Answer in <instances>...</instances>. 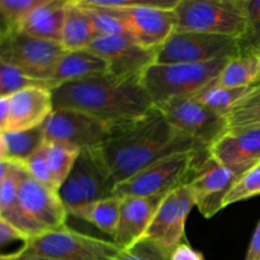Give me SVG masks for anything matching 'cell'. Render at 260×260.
Returning <instances> with one entry per match:
<instances>
[{
  "mask_svg": "<svg viewBox=\"0 0 260 260\" xmlns=\"http://www.w3.org/2000/svg\"><path fill=\"white\" fill-rule=\"evenodd\" d=\"M29 86L46 85L30 80L27 76L23 75L22 73H19L17 69L0 60V98H9L10 95H13L17 91L29 88Z\"/></svg>",
  "mask_w": 260,
  "mask_h": 260,
  "instance_id": "4dcf8cb0",
  "label": "cell"
},
{
  "mask_svg": "<svg viewBox=\"0 0 260 260\" xmlns=\"http://www.w3.org/2000/svg\"><path fill=\"white\" fill-rule=\"evenodd\" d=\"M167 121L208 150L220 137L228 134L222 113L193 98H177L156 106Z\"/></svg>",
  "mask_w": 260,
  "mask_h": 260,
  "instance_id": "7c38bea8",
  "label": "cell"
},
{
  "mask_svg": "<svg viewBox=\"0 0 260 260\" xmlns=\"http://www.w3.org/2000/svg\"><path fill=\"white\" fill-rule=\"evenodd\" d=\"M9 123V98H0V132H5Z\"/></svg>",
  "mask_w": 260,
  "mask_h": 260,
  "instance_id": "f35d334b",
  "label": "cell"
},
{
  "mask_svg": "<svg viewBox=\"0 0 260 260\" xmlns=\"http://www.w3.org/2000/svg\"><path fill=\"white\" fill-rule=\"evenodd\" d=\"M65 51L61 43L32 37L19 29H9L0 41V60L50 89Z\"/></svg>",
  "mask_w": 260,
  "mask_h": 260,
  "instance_id": "ba28073f",
  "label": "cell"
},
{
  "mask_svg": "<svg viewBox=\"0 0 260 260\" xmlns=\"http://www.w3.org/2000/svg\"><path fill=\"white\" fill-rule=\"evenodd\" d=\"M208 152L206 147L175 129L155 107L147 116L112 129L101 154L117 184L169 155Z\"/></svg>",
  "mask_w": 260,
  "mask_h": 260,
  "instance_id": "6da1fadb",
  "label": "cell"
},
{
  "mask_svg": "<svg viewBox=\"0 0 260 260\" xmlns=\"http://www.w3.org/2000/svg\"><path fill=\"white\" fill-rule=\"evenodd\" d=\"M243 170L223 167L210 156L203 160L188 184L194 196L196 207L203 217L212 218L223 210V200Z\"/></svg>",
  "mask_w": 260,
  "mask_h": 260,
  "instance_id": "2e32d148",
  "label": "cell"
},
{
  "mask_svg": "<svg viewBox=\"0 0 260 260\" xmlns=\"http://www.w3.org/2000/svg\"><path fill=\"white\" fill-rule=\"evenodd\" d=\"M79 3L84 8L88 17L90 18L98 37H106V36H126L128 37L123 22L116 13L93 7V5L88 4L85 0H79Z\"/></svg>",
  "mask_w": 260,
  "mask_h": 260,
  "instance_id": "f1b7e54d",
  "label": "cell"
},
{
  "mask_svg": "<svg viewBox=\"0 0 260 260\" xmlns=\"http://www.w3.org/2000/svg\"><path fill=\"white\" fill-rule=\"evenodd\" d=\"M45 146V145H43ZM33 179H36L37 182H40L41 184L46 185V187L51 188V189L56 190L55 185H53L52 178H51L50 170H48L47 162H46L45 157V151H43V147L41 150H38L36 154H33L32 156L28 157L27 160L22 162H18ZM57 192V190H56Z\"/></svg>",
  "mask_w": 260,
  "mask_h": 260,
  "instance_id": "e575fe53",
  "label": "cell"
},
{
  "mask_svg": "<svg viewBox=\"0 0 260 260\" xmlns=\"http://www.w3.org/2000/svg\"><path fill=\"white\" fill-rule=\"evenodd\" d=\"M259 86L260 84L250 86H239V88H228V86H220L216 83H212L192 98L223 114L229 109L240 103L241 101H244L246 96L250 95Z\"/></svg>",
  "mask_w": 260,
  "mask_h": 260,
  "instance_id": "d4e9b609",
  "label": "cell"
},
{
  "mask_svg": "<svg viewBox=\"0 0 260 260\" xmlns=\"http://www.w3.org/2000/svg\"><path fill=\"white\" fill-rule=\"evenodd\" d=\"M121 201V198L113 196L111 198H106V200L85 206L81 210L74 212L71 216L91 223L98 230L113 238L116 235L117 226H118Z\"/></svg>",
  "mask_w": 260,
  "mask_h": 260,
  "instance_id": "cb8c5ba5",
  "label": "cell"
},
{
  "mask_svg": "<svg viewBox=\"0 0 260 260\" xmlns=\"http://www.w3.org/2000/svg\"><path fill=\"white\" fill-rule=\"evenodd\" d=\"M41 3L42 0H0V14L10 29H17L22 20Z\"/></svg>",
  "mask_w": 260,
  "mask_h": 260,
  "instance_id": "1f68e13d",
  "label": "cell"
},
{
  "mask_svg": "<svg viewBox=\"0 0 260 260\" xmlns=\"http://www.w3.org/2000/svg\"><path fill=\"white\" fill-rule=\"evenodd\" d=\"M66 2L68 0H42L22 20L17 29L32 37L61 43Z\"/></svg>",
  "mask_w": 260,
  "mask_h": 260,
  "instance_id": "ffe728a7",
  "label": "cell"
},
{
  "mask_svg": "<svg viewBox=\"0 0 260 260\" xmlns=\"http://www.w3.org/2000/svg\"><path fill=\"white\" fill-rule=\"evenodd\" d=\"M108 73V63L89 50L65 51L56 66L51 89L70 81L83 80Z\"/></svg>",
  "mask_w": 260,
  "mask_h": 260,
  "instance_id": "44dd1931",
  "label": "cell"
},
{
  "mask_svg": "<svg viewBox=\"0 0 260 260\" xmlns=\"http://www.w3.org/2000/svg\"><path fill=\"white\" fill-rule=\"evenodd\" d=\"M86 50L108 63V73L121 78H141L142 73L156 60L157 50L137 45L126 36L96 37Z\"/></svg>",
  "mask_w": 260,
  "mask_h": 260,
  "instance_id": "9a60e30c",
  "label": "cell"
},
{
  "mask_svg": "<svg viewBox=\"0 0 260 260\" xmlns=\"http://www.w3.org/2000/svg\"><path fill=\"white\" fill-rule=\"evenodd\" d=\"M246 17L248 29L241 46L260 51V0H246Z\"/></svg>",
  "mask_w": 260,
  "mask_h": 260,
  "instance_id": "836d02e7",
  "label": "cell"
},
{
  "mask_svg": "<svg viewBox=\"0 0 260 260\" xmlns=\"http://www.w3.org/2000/svg\"><path fill=\"white\" fill-rule=\"evenodd\" d=\"M43 151H45L46 162H47L53 185L58 192L62 183L70 174L74 162L80 151L65 146V145L52 144V142H46Z\"/></svg>",
  "mask_w": 260,
  "mask_h": 260,
  "instance_id": "83f0119b",
  "label": "cell"
},
{
  "mask_svg": "<svg viewBox=\"0 0 260 260\" xmlns=\"http://www.w3.org/2000/svg\"><path fill=\"white\" fill-rule=\"evenodd\" d=\"M179 0H150L146 5L114 12L137 45L150 50L161 47L175 32V7Z\"/></svg>",
  "mask_w": 260,
  "mask_h": 260,
  "instance_id": "4fadbf2b",
  "label": "cell"
},
{
  "mask_svg": "<svg viewBox=\"0 0 260 260\" xmlns=\"http://www.w3.org/2000/svg\"><path fill=\"white\" fill-rule=\"evenodd\" d=\"M52 112L51 89L46 86L22 89L9 96V123L7 131H25L42 126Z\"/></svg>",
  "mask_w": 260,
  "mask_h": 260,
  "instance_id": "d6986e66",
  "label": "cell"
},
{
  "mask_svg": "<svg viewBox=\"0 0 260 260\" xmlns=\"http://www.w3.org/2000/svg\"><path fill=\"white\" fill-rule=\"evenodd\" d=\"M196 206L192 188L188 183L164 196L144 239L155 241L172 253L184 240L185 222Z\"/></svg>",
  "mask_w": 260,
  "mask_h": 260,
  "instance_id": "5bb4252c",
  "label": "cell"
},
{
  "mask_svg": "<svg viewBox=\"0 0 260 260\" xmlns=\"http://www.w3.org/2000/svg\"><path fill=\"white\" fill-rule=\"evenodd\" d=\"M9 29H10V27L8 25L7 20H5L4 17L0 14V41H2V38L4 37L5 33H7Z\"/></svg>",
  "mask_w": 260,
  "mask_h": 260,
  "instance_id": "7bdbcfd3",
  "label": "cell"
},
{
  "mask_svg": "<svg viewBox=\"0 0 260 260\" xmlns=\"http://www.w3.org/2000/svg\"><path fill=\"white\" fill-rule=\"evenodd\" d=\"M53 109H74L112 128L147 116L155 104L141 78H121L107 73L70 81L51 89Z\"/></svg>",
  "mask_w": 260,
  "mask_h": 260,
  "instance_id": "7a4b0ae2",
  "label": "cell"
},
{
  "mask_svg": "<svg viewBox=\"0 0 260 260\" xmlns=\"http://www.w3.org/2000/svg\"><path fill=\"white\" fill-rule=\"evenodd\" d=\"M66 212L58 193L33 179L22 167L18 183V210L13 228L28 239L65 226Z\"/></svg>",
  "mask_w": 260,
  "mask_h": 260,
  "instance_id": "5b68a950",
  "label": "cell"
},
{
  "mask_svg": "<svg viewBox=\"0 0 260 260\" xmlns=\"http://www.w3.org/2000/svg\"><path fill=\"white\" fill-rule=\"evenodd\" d=\"M4 139L7 144L8 160L13 162L24 161L46 144L42 126L25 131H7L4 132Z\"/></svg>",
  "mask_w": 260,
  "mask_h": 260,
  "instance_id": "484cf974",
  "label": "cell"
},
{
  "mask_svg": "<svg viewBox=\"0 0 260 260\" xmlns=\"http://www.w3.org/2000/svg\"><path fill=\"white\" fill-rule=\"evenodd\" d=\"M0 260H48V259L32 255V254H28L22 249V250L17 251V253L8 254V255L0 256Z\"/></svg>",
  "mask_w": 260,
  "mask_h": 260,
  "instance_id": "ab89813d",
  "label": "cell"
},
{
  "mask_svg": "<svg viewBox=\"0 0 260 260\" xmlns=\"http://www.w3.org/2000/svg\"><path fill=\"white\" fill-rule=\"evenodd\" d=\"M230 58L201 63L154 62L142 73L141 83L155 107L177 98H192L222 73Z\"/></svg>",
  "mask_w": 260,
  "mask_h": 260,
  "instance_id": "3957f363",
  "label": "cell"
},
{
  "mask_svg": "<svg viewBox=\"0 0 260 260\" xmlns=\"http://www.w3.org/2000/svg\"><path fill=\"white\" fill-rule=\"evenodd\" d=\"M175 32L228 36L243 41L248 29L246 0H179Z\"/></svg>",
  "mask_w": 260,
  "mask_h": 260,
  "instance_id": "277c9868",
  "label": "cell"
},
{
  "mask_svg": "<svg viewBox=\"0 0 260 260\" xmlns=\"http://www.w3.org/2000/svg\"><path fill=\"white\" fill-rule=\"evenodd\" d=\"M96 37L93 23L79 0H68L61 36L62 47L66 51L86 50Z\"/></svg>",
  "mask_w": 260,
  "mask_h": 260,
  "instance_id": "7402d4cb",
  "label": "cell"
},
{
  "mask_svg": "<svg viewBox=\"0 0 260 260\" xmlns=\"http://www.w3.org/2000/svg\"><path fill=\"white\" fill-rule=\"evenodd\" d=\"M208 156L223 167L246 172L260 161V127L228 132L208 147Z\"/></svg>",
  "mask_w": 260,
  "mask_h": 260,
  "instance_id": "ac0fdd59",
  "label": "cell"
},
{
  "mask_svg": "<svg viewBox=\"0 0 260 260\" xmlns=\"http://www.w3.org/2000/svg\"><path fill=\"white\" fill-rule=\"evenodd\" d=\"M10 165H12V162L9 160H0V185H2L3 180L7 177L8 172L10 169Z\"/></svg>",
  "mask_w": 260,
  "mask_h": 260,
  "instance_id": "60d3db41",
  "label": "cell"
},
{
  "mask_svg": "<svg viewBox=\"0 0 260 260\" xmlns=\"http://www.w3.org/2000/svg\"><path fill=\"white\" fill-rule=\"evenodd\" d=\"M223 117L228 132L260 127V86L244 101L225 112Z\"/></svg>",
  "mask_w": 260,
  "mask_h": 260,
  "instance_id": "4316f807",
  "label": "cell"
},
{
  "mask_svg": "<svg viewBox=\"0 0 260 260\" xmlns=\"http://www.w3.org/2000/svg\"><path fill=\"white\" fill-rule=\"evenodd\" d=\"M116 185L101 149L83 150L57 193L66 212L71 216L85 206L113 197Z\"/></svg>",
  "mask_w": 260,
  "mask_h": 260,
  "instance_id": "8992f818",
  "label": "cell"
},
{
  "mask_svg": "<svg viewBox=\"0 0 260 260\" xmlns=\"http://www.w3.org/2000/svg\"><path fill=\"white\" fill-rule=\"evenodd\" d=\"M243 50L241 41L228 36L174 32L157 48V63H201L231 58Z\"/></svg>",
  "mask_w": 260,
  "mask_h": 260,
  "instance_id": "30bf717a",
  "label": "cell"
},
{
  "mask_svg": "<svg viewBox=\"0 0 260 260\" xmlns=\"http://www.w3.org/2000/svg\"><path fill=\"white\" fill-rule=\"evenodd\" d=\"M203 151H185L155 161L134 177L116 185L114 196L124 197H155L165 196L179 185L189 183L192 174L203 161Z\"/></svg>",
  "mask_w": 260,
  "mask_h": 260,
  "instance_id": "52a82bcc",
  "label": "cell"
},
{
  "mask_svg": "<svg viewBox=\"0 0 260 260\" xmlns=\"http://www.w3.org/2000/svg\"><path fill=\"white\" fill-rule=\"evenodd\" d=\"M256 196H260V161L236 179L223 200V208Z\"/></svg>",
  "mask_w": 260,
  "mask_h": 260,
  "instance_id": "f546056e",
  "label": "cell"
},
{
  "mask_svg": "<svg viewBox=\"0 0 260 260\" xmlns=\"http://www.w3.org/2000/svg\"><path fill=\"white\" fill-rule=\"evenodd\" d=\"M45 141L65 145L78 151L102 149L112 135V127L74 109H53L42 124Z\"/></svg>",
  "mask_w": 260,
  "mask_h": 260,
  "instance_id": "8fae6325",
  "label": "cell"
},
{
  "mask_svg": "<svg viewBox=\"0 0 260 260\" xmlns=\"http://www.w3.org/2000/svg\"><path fill=\"white\" fill-rule=\"evenodd\" d=\"M170 251L155 241L142 239L128 250H123L117 260H170Z\"/></svg>",
  "mask_w": 260,
  "mask_h": 260,
  "instance_id": "d6a6232c",
  "label": "cell"
},
{
  "mask_svg": "<svg viewBox=\"0 0 260 260\" xmlns=\"http://www.w3.org/2000/svg\"><path fill=\"white\" fill-rule=\"evenodd\" d=\"M215 83L228 88L258 85L260 84V51L243 48L239 55L226 62Z\"/></svg>",
  "mask_w": 260,
  "mask_h": 260,
  "instance_id": "603a6c76",
  "label": "cell"
},
{
  "mask_svg": "<svg viewBox=\"0 0 260 260\" xmlns=\"http://www.w3.org/2000/svg\"><path fill=\"white\" fill-rule=\"evenodd\" d=\"M245 260H260V220L254 230Z\"/></svg>",
  "mask_w": 260,
  "mask_h": 260,
  "instance_id": "74e56055",
  "label": "cell"
},
{
  "mask_svg": "<svg viewBox=\"0 0 260 260\" xmlns=\"http://www.w3.org/2000/svg\"><path fill=\"white\" fill-rule=\"evenodd\" d=\"M23 250L48 260H117L123 253L114 241L78 233L66 225L29 238Z\"/></svg>",
  "mask_w": 260,
  "mask_h": 260,
  "instance_id": "9c48e42d",
  "label": "cell"
},
{
  "mask_svg": "<svg viewBox=\"0 0 260 260\" xmlns=\"http://www.w3.org/2000/svg\"><path fill=\"white\" fill-rule=\"evenodd\" d=\"M0 160H8V150L5 144L4 132H0Z\"/></svg>",
  "mask_w": 260,
  "mask_h": 260,
  "instance_id": "b9f144b4",
  "label": "cell"
},
{
  "mask_svg": "<svg viewBox=\"0 0 260 260\" xmlns=\"http://www.w3.org/2000/svg\"><path fill=\"white\" fill-rule=\"evenodd\" d=\"M27 240V236L0 218V256L20 251Z\"/></svg>",
  "mask_w": 260,
  "mask_h": 260,
  "instance_id": "d590c367",
  "label": "cell"
},
{
  "mask_svg": "<svg viewBox=\"0 0 260 260\" xmlns=\"http://www.w3.org/2000/svg\"><path fill=\"white\" fill-rule=\"evenodd\" d=\"M162 198L164 196L121 198V213L113 241L122 250H128L145 238Z\"/></svg>",
  "mask_w": 260,
  "mask_h": 260,
  "instance_id": "e0dca14e",
  "label": "cell"
},
{
  "mask_svg": "<svg viewBox=\"0 0 260 260\" xmlns=\"http://www.w3.org/2000/svg\"><path fill=\"white\" fill-rule=\"evenodd\" d=\"M170 260H205L203 255L193 249L188 243L183 241L170 254Z\"/></svg>",
  "mask_w": 260,
  "mask_h": 260,
  "instance_id": "8d00e7d4",
  "label": "cell"
}]
</instances>
